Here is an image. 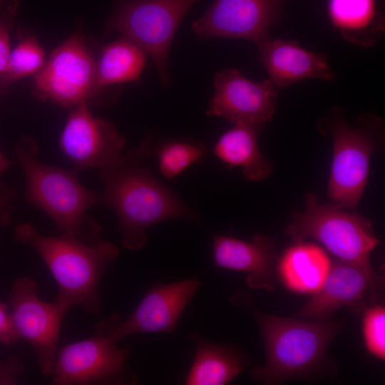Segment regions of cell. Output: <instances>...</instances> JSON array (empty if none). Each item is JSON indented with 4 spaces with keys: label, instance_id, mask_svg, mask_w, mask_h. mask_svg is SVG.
Segmentation results:
<instances>
[{
    "label": "cell",
    "instance_id": "obj_1",
    "mask_svg": "<svg viewBox=\"0 0 385 385\" xmlns=\"http://www.w3.org/2000/svg\"><path fill=\"white\" fill-rule=\"evenodd\" d=\"M147 158L140 150H130L99 175L104 185L101 205L115 214L122 245L130 250L143 248L147 230L160 222L175 218L199 222L195 212L152 174Z\"/></svg>",
    "mask_w": 385,
    "mask_h": 385
},
{
    "label": "cell",
    "instance_id": "obj_2",
    "mask_svg": "<svg viewBox=\"0 0 385 385\" xmlns=\"http://www.w3.org/2000/svg\"><path fill=\"white\" fill-rule=\"evenodd\" d=\"M15 155L25 181L24 200L43 211L61 235L87 243L102 239V228L88 214L101 205V195L83 186L75 170L46 164L38 158L37 142L22 137Z\"/></svg>",
    "mask_w": 385,
    "mask_h": 385
},
{
    "label": "cell",
    "instance_id": "obj_3",
    "mask_svg": "<svg viewBox=\"0 0 385 385\" xmlns=\"http://www.w3.org/2000/svg\"><path fill=\"white\" fill-rule=\"evenodd\" d=\"M232 303L248 309L260 329L266 361L253 369L252 376L266 384L302 379L318 371L342 327L340 323L331 320H304L262 313L255 309L245 292H236Z\"/></svg>",
    "mask_w": 385,
    "mask_h": 385
},
{
    "label": "cell",
    "instance_id": "obj_4",
    "mask_svg": "<svg viewBox=\"0 0 385 385\" xmlns=\"http://www.w3.org/2000/svg\"><path fill=\"white\" fill-rule=\"evenodd\" d=\"M14 237L40 256L56 280V300L68 312L80 306L98 315L102 309L99 282L119 256V248L103 239L92 243L41 234L31 222L19 224Z\"/></svg>",
    "mask_w": 385,
    "mask_h": 385
},
{
    "label": "cell",
    "instance_id": "obj_5",
    "mask_svg": "<svg viewBox=\"0 0 385 385\" xmlns=\"http://www.w3.org/2000/svg\"><path fill=\"white\" fill-rule=\"evenodd\" d=\"M324 123L333 137L328 197L343 208L354 209L366 185L371 156L381 138V120L364 114L352 126L342 111L334 108Z\"/></svg>",
    "mask_w": 385,
    "mask_h": 385
},
{
    "label": "cell",
    "instance_id": "obj_6",
    "mask_svg": "<svg viewBox=\"0 0 385 385\" xmlns=\"http://www.w3.org/2000/svg\"><path fill=\"white\" fill-rule=\"evenodd\" d=\"M200 0H117L107 23L140 46L153 59L162 84L171 81L168 70L170 47L183 18Z\"/></svg>",
    "mask_w": 385,
    "mask_h": 385
},
{
    "label": "cell",
    "instance_id": "obj_7",
    "mask_svg": "<svg viewBox=\"0 0 385 385\" xmlns=\"http://www.w3.org/2000/svg\"><path fill=\"white\" fill-rule=\"evenodd\" d=\"M307 207L293 212L285 229L292 241L316 240L338 259L346 261L370 260V253L379 245L371 223L364 217L344 210L337 204H321L313 193L306 195Z\"/></svg>",
    "mask_w": 385,
    "mask_h": 385
},
{
    "label": "cell",
    "instance_id": "obj_8",
    "mask_svg": "<svg viewBox=\"0 0 385 385\" xmlns=\"http://www.w3.org/2000/svg\"><path fill=\"white\" fill-rule=\"evenodd\" d=\"M94 335L58 351L51 382L55 385L134 384L128 370V349L118 347L110 334L96 324Z\"/></svg>",
    "mask_w": 385,
    "mask_h": 385
},
{
    "label": "cell",
    "instance_id": "obj_9",
    "mask_svg": "<svg viewBox=\"0 0 385 385\" xmlns=\"http://www.w3.org/2000/svg\"><path fill=\"white\" fill-rule=\"evenodd\" d=\"M34 89L41 99L70 108L96 95V61L80 36L70 37L52 52L36 73Z\"/></svg>",
    "mask_w": 385,
    "mask_h": 385
},
{
    "label": "cell",
    "instance_id": "obj_10",
    "mask_svg": "<svg viewBox=\"0 0 385 385\" xmlns=\"http://www.w3.org/2000/svg\"><path fill=\"white\" fill-rule=\"evenodd\" d=\"M9 302L19 338L30 344L41 371L51 378L61 323L68 311L57 300L48 302L41 299L36 282L26 277L14 281Z\"/></svg>",
    "mask_w": 385,
    "mask_h": 385
},
{
    "label": "cell",
    "instance_id": "obj_11",
    "mask_svg": "<svg viewBox=\"0 0 385 385\" xmlns=\"http://www.w3.org/2000/svg\"><path fill=\"white\" fill-rule=\"evenodd\" d=\"M382 279L372 268L370 260L332 262L329 272L322 287L296 314L297 317L317 321L331 320L342 307L362 313L376 304Z\"/></svg>",
    "mask_w": 385,
    "mask_h": 385
},
{
    "label": "cell",
    "instance_id": "obj_12",
    "mask_svg": "<svg viewBox=\"0 0 385 385\" xmlns=\"http://www.w3.org/2000/svg\"><path fill=\"white\" fill-rule=\"evenodd\" d=\"M125 145L115 126L93 116L86 102L71 108L59 139L60 150L78 173L115 164Z\"/></svg>",
    "mask_w": 385,
    "mask_h": 385
},
{
    "label": "cell",
    "instance_id": "obj_13",
    "mask_svg": "<svg viewBox=\"0 0 385 385\" xmlns=\"http://www.w3.org/2000/svg\"><path fill=\"white\" fill-rule=\"evenodd\" d=\"M200 284L196 279L155 284L125 320L114 314L98 324L117 342L133 334L172 333Z\"/></svg>",
    "mask_w": 385,
    "mask_h": 385
},
{
    "label": "cell",
    "instance_id": "obj_14",
    "mask_svg": "<svg viewBox=\"0 0 385 385\" xmlns=\"http://www.w3.org/2000/svg\"><path fill=\"white\" fill-rule=\"evenodd\" d=\"M287 0H215L192 24L202 39L212 37L249 40L257 45L270 38Z\"/></svg>",
    "mask_w": 385,
    "mask_h": 385
},
{
    "label": "cell",
    "instance_id": "obj_15",
    "mask_svg": "<svg viewBox=\"0 0 385 385\" xmlns=\"http://www.w3.org/2000/svg\"><path fill=\"white\" fill-rule=\"evenodd\" d=\"M206 114L233 124L264 125L275 112L277 91L267 78L255 82L235 68L216 72Z\"/></svg>",
    "mask_w": 385,
    "mask_h": 385
},
{
    "label": "cell",
    "instance_id": "obj_16",
    "mask_svg": "<svg viewBox=\"0 0 385 385\" xmlns=\"http://www.w3.org/2000/svg\"><path fill=\"white\" fill-rule=\"evenodd\" d=\"M274 240L255 234L250 241L232 236L215 235L212 257L217 267L247 273L250 289H274V266L277 260Z\"/></svg>",
    "mask_w": 385,
    "mask_h": 385
},
{
    "label": "cell",
    "instance_id": "obj_17",
    "mask_svg": "<svg viewBox=\"0 0 385 385\" xmlns=\"http://www.w3.org/2000/svg\"><path fill=\"white\" fill-rule=\"evenodd\" d=\"M257 46L260 61L269 79L279 89L305 79L332 81L334 78L326 55L307 51L295 41L270 37Z\"/></svg>",
    "mask_w": 385,
    "mask_h": 385
},
{
    "label": "cell",
    "instance_id": "obj_18",
    "mask_svg": "<svg viewBox=\"0 0 385 385\" xmlns=\"http://www.w3.org/2000/svg\"><path fill=\"white\" fill-rule=\"evenodd\" d=\"M190 337L195 348L194 360L185 380L187 385L228 384L249 364L245 354L233 345L208 342L197 334Z\"/></svg>",
    "mask_w": 385,
    "mask_h": 385
},
{
    "label": "cell",
    "instance_id": "obj_19",
    "mask_svg": "<svg viewBox=\"0 0 385 385\" xmlns=\"http://www.w3.org/2000/svg\"><path fill=\"white\" fill-rule=\"evenodd\" d=\"M327 11L332 26L350 43L374 47L384 34L376 0H328Z\"/></svg>",
    "mask_w": 385,
    "mask_h": 385
},
{
    "label": "cell",
    "instance_id": "obj_20",
    "mask_svg": "<svg viewBox=\"0 0 385 385\" xmlns=\"http://www.w3.org/2000/svg\"><path fill=\"white\" fill-rule=\"evenodd\" d=\"M331 265L330 258L321 247L301 241L283 252L277 264V272L288 289L314 294L323 285Z\"/></svg>",
    "mask_w": 385,
    "mask_h": 385
},
{
    "label": "cell",
    "instance_id": "obj_21",
    "mask_svg": "<svg viewBox=\"0 0 385 385\" xmlns=\"http://www.w3.org/2000/svg\"><path fill=\"white\" fill-rule=\"evenodd\" d=\"M262 125L234 124L222 133L213 148L215 155L230 167H241L244 177L251 181L266 179L273 165L261 153L257 138Z\"/></svg>",
    "mask_w": 385,
    "mask_h": 385
},
{
    "label": "cell",
    "instance_id": "obj_22",
    "mask_svg": "<svg viewBox=\"0 0 385 385\" xmlns=\"http://www.w3.org/2000/svg\"><path fill=\"white\" fill-rule=\"evenodd\" d=\"M148 54L137 43L123 36L106 45L96 61L97 88L137 81Z\"/></svg>",
    "mask_w": 385,
    "mask_h": 385
},
{
    "label": "cell",
    "instance_id": "obj_23",
    "mask_svg": "<svg viewBox=\"0 0 385 385\" xmlns=\"http://www.w3.org/2000/svg\"><path fill=\"white\" fill-rule=\"evenodd\" d=\"M139 150L148 158L156 155L160 173L168 179L178 176L190 166L202 162L207 153L201 143L181 139L165 140L154 150Z\"/></svg>",
    "mask_w": 385,
    "mask_h": 385
},
{
    "label": "cell",
    "instance_id": "obj_24",
    "mask_svg": "<svg viewBox=\"0 0 385 385\" xmlns=\"http://www.w3.org/2000/svg\"><path fill=\"white\" fill-rule=\"evenodd\" d=\"M46 54L33 36L21 40L11 52L4 71L0 73V92L14 82L38 73L45 63Z\"/></svg>",
    "mask_w": 385,
    "mask_h": 385
},
{
    "label": "cell",
    "instance_id": "obj_25",
    "mask_svg": "<svg viewBox=\"0 0 385 385\" xmlns=\"http://www.w3.org/2000/svg\"><path fill=\"white\" fill-rule=\"evenodd\" d=\"M362 333L366 348L375 357L385 359V309L374 304L363 312Z\"/></svg>",
    "mask_w": 385,
    "mask_h": 385
},
{
    "label": "cell",
    "instance_id": "obj_26",
    "mask_svg": "<svg viewBox=\"0 0 385 385\" xmlns=\"http://www.w3.org/2000/svg\"><path fill=\"white\" fill-rule=\"evenodd\" d=\"M19 195V191L13 185L0 183V225L11 222L14 203Z\"/></svg>",
    "mask_w": 385,
    "mask_h": 385
},
{
    "label": "cell",
    "instance_id": "obj_27",
    "mask_svg": "<svg viewBox=\"0 0 385 385\" xmlns=\"http://www.w3.org/2000/svg\"><path fill=\"white\" fill-rule=\"evenodd\" d=\"M24 371L23 363L16 356L0 362V385L16 384Z\"/></svg>",
    "mask_w": 385,
    "mask_h": 385
},
{
    "label": "cell",
    "instance_id": "obj_28",
    "mask_svg": "<svg viewBox=\"0 0 385 385\" xmlns=\"http://www.w3.org/2000/svg\"><path fill=\"white\" fill-rule=\"evenodd\" d=\"M19 339L11 317V311L7 306L0 302V342L10 345Z\"/></svg>",
    "mask_w": 385,
    "mask_h": 385
},
{
    "label": "cell",
    "instance_id": "obj_29",
    "mask_svg": "<svg viewBox=\"0 0 385 385\" xmlns=\"http://www.w3.org/2000/svg\"><path fill=\"white\" fill-rule=\"evenodd\" d=\"M7 27L0 16V73L5 68L11 53Z\"/></svg>",
    "mask_w": 385,
    "mask_h": 385
},
{
    "label": "cell",
    "instance_id": "obj_30",
    "mask_svg": "<svg viewBox=\"0 0 385 385\" xmlns=\"http://www.w3.org/2000/svg\"><path fill=\"white\" fill-rule=\"evenodd\" d=\"M14 163V161L6 157L3 152L0 150V177L6 170L9 168Z\"/></svg>",
    "mask_w": 385,
    "mask_h": 385
},
{
    "label": "cell",
    "instance_id": "obj_31",
    "mask_svg": "<svg viewBox=\"0 0 385 385\" xmlns=\"http://www.w3.org/2000/svg\"><path fill=\"white\" fill-rule=\"evenodd\" d=\"M3 0H0V4L2 3Z\"/></svg>",
    "mask_w": 385,
    "mask_h": 385
}]
</instances>
